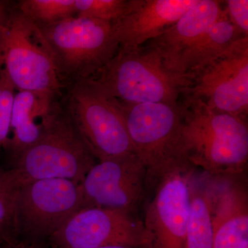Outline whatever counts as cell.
<instances>
[{"label": "cell", "instance_id": "10", "mask_svg": "<svg viewBox=\"0 0 248 248\" xmlns=\"http://www.w3.org/2000/svg\"><path fill=\"white\" fill-rule=\"evenodd\" d=\"M183 94L199 98L214 110L247 118L248 37L236 41L199 73Z\"/></svg>", "mask_w": 248, "mask_h": 248}, {"label": "cell", "instance_id": "5", "mask_svg": "<svg viewBox=\"0 0 248 248\" xmlns=\"http://www.w3.org/2000/svg\"><path fill=\"white\" fill-rule=\"evenodd\" d=\"M92 79L127 104H177L190 86L167 69L159 52L148 44L133 50L119 48Z\"/></svg>", "mask_w": 248, "mask_h": 248}, {"label": "cell", "instance_id": "21", "mask_svg": "<svg viewBox=\"0 0 248 248\" xmlns=\"http://www.w3.org/2000/svg\"><path fill=\"white\" fill-rule=\"evenodd\" d=\"M16 187L6 177L0 186V239L6 243L16 241L14 230V202Z\"/></svg>", "mask_w": 248, "mask_h": 248}, {"label": "cell", "instance_id": "12", "mask_svg": "<svg viewBox=\"0 0 248 248\" xmlns=\"http://www.w3.org/2000/svg\"><path fill=\"white\" fill-rule=\"evenodd\" d=\"M191 169L171 173L156 184L143 221L146 248H186L193 183Z\"/></svg>", "mask_w": 248, "mask_h": 248}, {"label": "cell", "instance_id": "27", "mask_svg": "<svg viewBox=\"0 0 248 248\" xmlns=\"http://www.w3.org/2000/svg\"><path fill=\"white\" fill-rule=\"evenodd\" d=\"M94 248H135L131 247H128V246H103V247H98Z\"/></svg>", "mask_w": 248, "mask_h": 248}, {"label": "cell", "instance_id": "24", "mask_svg": "<svg viewBox=\"0 0 248 248\" xmlns=\"http://www.w3.org/2000/svg\"><path fill=\"white\" fill-rule=\"evenodd\" d=\"M13 7L11 1L0 0V34L9 19Z\"/></svg>", "mask_w": 248, "mask_h": 248}, {"label": "cell", "instance_id": "23", "mask_svg": "<svg viewBox=\"0 0 248 248\" xmlns=\"http://www.w3.org/2000/svg\"><path fill=\"white\" fill-rule=\"evenodd\" d=\"M223 3L227 18L235 30L241 37H248V0H227Z\"/></svg>", "mask_w": 248, "mask_h": 248}, {"label": "cell", "instance_id": "18", "mask_svg": "<svg viewBox=\"0 0 248 248\" xmlns=\"http://www.w3.org/2000/svg\"><path fill=\"white\" fill-rule=\"evenodd\" d=\"M213 239L211 186L196 187L192 183L186 248H213Z\"/></svg>", "mask_w": 248, "mask_h": 248}, {"label": "cell", "instance_id": "19", "mask_svg": "<svg viewBox=\"0 0 248 248\" xmlns=\"http://www.w3.org/2000/svg\"><path fill=\"white\" fill-rule=\"evenodd\" d=\"M16 6L38 27L76 16L75 0H21Z\"/></svg>", "mask_w": 248, "mask_h": 248}, {"label": "cell", "instance_id": "26", "mask_svg": "<svg viewBox=\"0 0 248 248\" xmlns=\"http://www.w3.org/2000/svg\"><path fill=\"white\" fill-rule=\"evenodd\" d=\"M6 171L0 170V186L3 185L6 182Z\"/></svg>", "mask_w": 248, "mask_h": 248}, {"label": "cell", "instance_id": "6", "mask_svg": "<svg viewBox=\"0 0 248 248\" xmlns=\"http://www.w3.org/2000/svg\"><path fill=\"white\" fill-rule=\"evenodd\" d=\"M39 27L64 86L93 79L120 48L112 22L75 16Z\"/></svg>", "mask_w": 248, "mask_h": 248}, {"label": "cell", "instance_id": "15", "mask_svg": "<svg viewBox=\"0 0 248 248\" xmlns=\"http://www.w3.org/2000/svg\"><path fill=\"white\" fill-rule=\"evenodd\" d=\"M223 13V1L199 0L179 20L147 44L159 52L165 66L174 75V68L182 54L213 25Z\"/></svg>", "mask_w": 248, "mask_h": 248}, {"label": "cell", "instance_id": "17", "mask_svg": "<svg viewBox=\"0 0 248 248\" xmlns=\"http://www.w3.org/2000/svg\"><path fill=\"white\" fill-rule=\"evenodd\" d=\"M243 38L223 13L221 17L182 54L174 73L191 84L199 73L223 55L236 41Z\"/></svg>", "mask_w": 248, "mask_h": 248}, {"label": "cell", "instance_id": "8", "mask_svg": "<svg viewBox=\"0 0 248 248\" xmlns=\"http://www.w3.org/2000/svg\"><path fill=\"white\" fill-rule=\"evenodd\" d=\"M83 208L81 183L48 179L22 184L16 187L15 193L16 240L46 243Z\"/></svg>", "mask_w": 248, "mask_h": 248}, {"label": "cell", "instance_id": "22", "mask_svg": "<svg viewBox=\"0 0 248 248\" xmlns=\"http://www.w3.org/2000/svg\"><path fill=\"white\" fill-rule=\"evenodd\" d=\"M16 89L9 78L0 71V149L9 140L11 112Z\"/></svg>", "mask_w": 248, "mask_h": 248}, {"label": "cell", "instance_id": "11", "mask_svg": "<svg viewBox=\"0 0 248 248\" xmlns=\"http://www.w3.org/2000/svg\"><path fill=\"white\" fill-rule=\"evenodd\" d=\"M148 184L144 165L134 154L97 161L81 183L84 208H100L135 214Z\"/></svg>", "mask_w": 248, "mask_h": 248}, {"label": "cell", "instance_id": "14", "mask_svg": "<svg viewBox=\"0 0 248 248\" xmlns=\"http://www.w3.org/2000/svg\"><path fill=\"white\" fill-rule=\"evenodd\" d=\"M236 177L211 186L213 248H248L247 187Z\"/></svg>", "mask_w": 248, "mask_h": 248}, {"label": "cell", "instance_id": "9", "mask_svg": "<svg viewBox=\"0 0 248 248\" xmlns=\"http://www.w3.org/2000/svg\"><path fill=\"white\" fill-rule=\"evenodd\" d=\"M51 248L123 246L146 248L143 221L135 214L100 208H81L48 240Z\"/></svg>", "mask_w": 248, "mask_h": 248}, {"label": "cell", "instance_id": "7", "mask_svg": "<svg viewBox=\"0 0 248 248\" xmlns=\"http://www.w3.org/2000/svg\"><path fill=\"white\" fill-rule=\"evenodd\" d=\"M97 161L135 154L120 102L92 79L71 86L66 106Z\"/></svg>", "mask_w": 248, "mask_h": 248}, {"label": "cell", "instance_id": "2", "mask_svg": "<svg viewBox=\"0 0 248 248\" xmlns=\"http://www.w3.org/2000/svg\"><path fill=\"white\" fill-rule=\"evenodd\" d=\"M12 160V168L6 172L16 187L42 179H64L81 183L97 161L66 107H62L57 101L38 140Z\"/></svg>", "mask_w": 248, "mask_h": 248}, {"label": "cell", "instance_id": "20", "mask_svg": "<svg viewBox=\"0 0 248 248\" xmlns=\"http://www.w3.org/2000/svg\"><path fill=\"white\" fill-rule=\"evenodd\" d=\"M76 16L113 22L128 7L129 0H75Z\"/></svg>", "mask_w": 248, "mask_h": 248}, {"label": "cell", "instance_id": "1", "mask_svg": "<svg viewBox=\"0 0 248 248\" xmlns=\"http://www.w3.org/2000/svg\"><path fill=\"white\" fill-rule=\"evenodd\" d=\"M182 95L180 152L184 161L217 177L242 174L248 161L247 118L214 110L199 98Z\"/></svg>", "mask_w": 248, "mask_h": 248}, {"label": "cell", "instance_id": "3", "mask_svg": "<svg viewBox=\"0 0 248 248\" xmlns=\"http://www.w3.org/2000/svg\"><path fill=\"white\" fill-rule=\"evenodd\" d=\"M0 71L17 91L57 98L64 87L43 32L16 6L0 34Z\"/></svg>", "mask_w": 248, "mask_h": 248}, {"label": "cell", "instance_id": "13", "mask_svg": "<svg viewBox=\"0 0 248 248\" xmlns=\"http://www.w3.org/2000/svg\"><path fill=\"white\" fill-rule=\"evenodd\" d=\"M199 0H129L128 9L112 22L120 48L133 50L167 30Z\"/></svg>", "mask_w": 248, "mask_h": 248}, {"label": "cell", "instance_id": "16", "mask_svg": "<svg viewBox=\"0 0 248 248\" xmlns=\"http://www.w3.org/2000/svg\"><path fill=\"white\" fill-rule=\"evenodd\" d=\"M56 99L29 91L16 93L9 140L4 146L12 159L40 138Z\"/></svg>", "mask_w": 248, "mask_h": 248}, {"label": "cell", "instance_id": "4", "mask_svg": "<svg viewBox=\"0 0 248 248\" xmlns=\"http://www.w3.org/2000/svg\"><path fill=\"white\" fill-rule=\"evenodd\" d=\"M119 102L135 155L146 168L149 185L156 186L171 173L192 167L181 155L179 103Z\"/></svg>", "mask_w": 248, "mask_h": 248}, {"label": "cell", "instance_id": "25", "mask_svg": "<svg viewBox=\"0 0 248 248\" xmlns=\"http://www.w3.org/2000/svg\"><path fill=\"white\" fill-rule=\"evenodd\" d=\"M6 248H51L46 243H29L25 241H16L7 243V247Z\"/></svg>", "mask_w": 248, "mask_h": 248}]
</instances>
